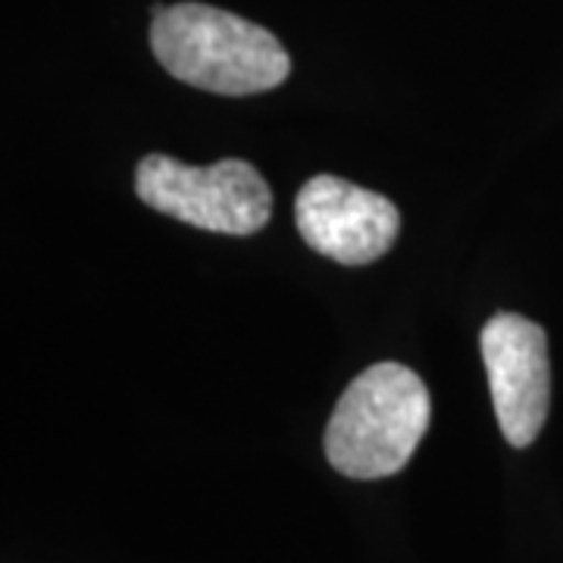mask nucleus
<instances>
[{
    "label": "nucleus",
    "mask_w": 563,
    "mask_h": 563,
    "mask_svg": "<svg viewBox=\"0 0 563 563\" xmlns=\"http://www.w3.org/2000/svg\"><path fill=\"white\" fill-rule=\"evenodd\" d=\"M151 47L169 76L229 98L273 91L291 73L273 32L207 3L154 7Z\"/></svg>",
    "instance_id": "1"
},
{
    "label": "nucleus",
    "mask_w": 563,
    "mask_h": 563,
    "mask_svg": "<svg viewBox=\"0 0 563 563\" xmlns=\"http://www.w3.org/2000/svg\"><path fill=\"white\" fill-rule=\"evenodd\" d=\"M135 191L147 207L195 229L222 235H254L269 222V185L247 161L188 166V163L147 154L135 173Z\"/></svg>",
    "instance_id": "3"
},
{
    "label": "nucleus",
    "mask_w": 563,
    "mask_h": 563,
    "mask_svg": "<svg viewBox=\"0 0 563 563\" xmlns=\"http://www.w3.org/2000/svg\"><path fill=\"white\" fill-rule=\"evenodd\" d=\"M479 342L504 439L526 448L539 439L551 401L544 329L520 313H498L485 322Z\"/></svg>",
    "instance_id": "5"
},
{
    "label": "nucleus",
    "mask_w": 563,
    "mask_h": 563,
    "mask_svg": "<svg viewBox=\"0 0 563 563\" xmlns=\"http://www.w3.org/2000/svg\"><path fill=\"white\" fill-rule=\"evenodd\" d=\"M295 222L317 254L344 266L379 261L398 239V207L339 176H313L298 191Z\"/></svg>",
    "instance_id": "4"
},
{
    "label": "nucleus",
    "mask_w": 563,
    "mask_h": 563,
    "mask_svg": "<svg viewBox=\"0 0 563 563\" xmlns=\"http://www.w3.org/2000/svg\"><path fill=\"white\" fill-rule=\"evenodd\" d=\"M429 388L404 363L363 369L325 426V457L351 479H385L401 473L429 429Z\"/></svg>",
    "instance_id": "2"
}]
</instances>
